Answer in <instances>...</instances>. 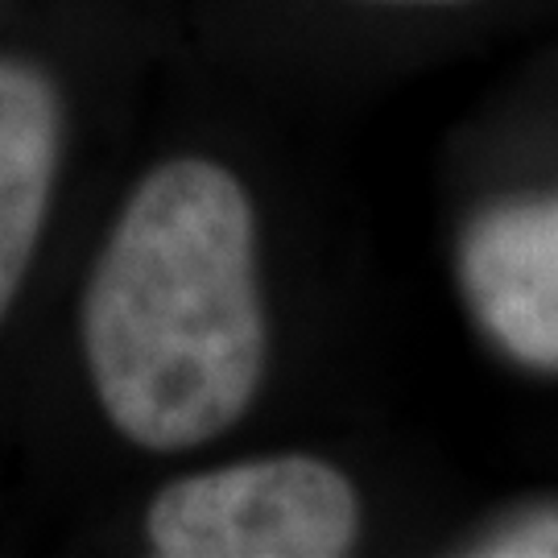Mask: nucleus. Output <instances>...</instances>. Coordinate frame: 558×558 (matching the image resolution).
Segmentation results:
<instances>
[{"instance_id": "obj_4", "label": "nucleus", "mask_w": 558, "mask_h": 558, "mask_svg": "<svg viewBox=\"0 0 558 558\" xmlns=\"http://www.w3.org/2000/svg\"><path fill=\"white\" fill-rule=\"evenodd\" d=\"M62 161V96L50 71L0 59V323L38 257Z\"/></svg>"}, {"instance_id": "obj_1", "label": "nucleus", "mask_w": 558, "mask_h": 558, "mask_svg": "<svg viewBox=\"0 0 558 558\" xmlns=\"http://www.w3.org/2000/svg\"><path fill=\"white\" fill-rule=\"evenodd\" d=\"M83 360L104 418L145 451L232 430L269 360L257 220L232 170L161 161L133 186L83 290Z\"/></svg>"}, {"instance_id": "obj_5", "label": "nucleus", "mask_w": 558, "mask_h": 558, "mask_svg": "<svg viewBox=\"0 0 558 558\" xmlns=\"http://www.w3.org/2000/svg\"><path fill=\"white\" fill-rule=\"evenodd\" d=\"M468 555L484 558H558V500L530 505L521 513H509L493 530H484Z\"/></svg>"}, {"instance_id": "obj_6", "label": "nucleus", "mask_w": 558, "mask_h": 558, "mask_svg": "<svg viewBox=\"0 0 558 558\" xmlns=\"http://www.w3.org/2000/svg\"><path fill=\"white\" fill-rule=\"evenodd\" d=\"M398 4H451V0H398Z\"/></svg>"}, {"instance_id": "obj_2", "label": "nucleus", "mask_w": 558, "mask_h": 558, "mask_svg": "<svg viewBox=\"0 0 558 558\" xmlns=\"http://www.w3.org/2000/svg\"><path fill=\"white\" fill-rule=\"evenodd\" d=\"M145 538L161 558H339L360 538V497L327 459H240L166 484Z\"/></svg>"}, {"instance_id": "obj_3", "label": "nucleus", "mask_w": 558, "mask_h": 558, "mask_svg": "<svg viewBox=\"0 0 558 558\" xmlns=\"http://www.w3.org/2000/svg\"><path fill=\"white\" fill-rule=\"evenodd\" d=\"M456 269L480 331L521 368L558 373V191L476 211Z\"/></svg>"}]
</instances>
